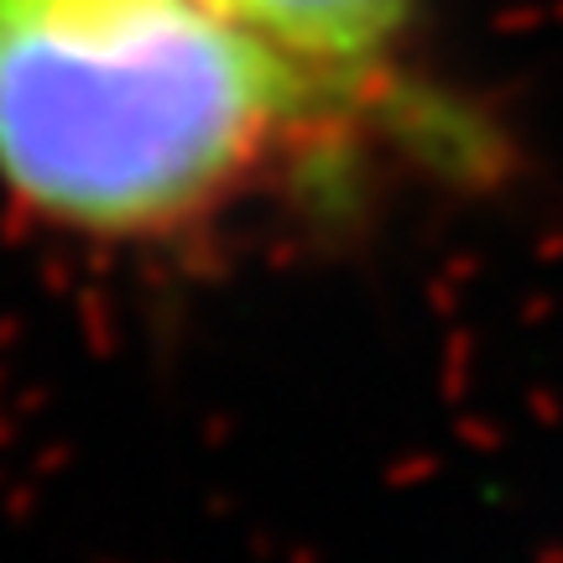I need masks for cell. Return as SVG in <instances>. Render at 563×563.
Listing matches in <instances>:
<instances>
[{"label": "cell", "mask_w": 563, "mask_h": 563, "mask_svg": "<svg viewBox=\"0 0 563 563\" xmlns=\"http://www.w3.org/2000/svg\"><path fill=\"white\" fill-rule=\"evenodd\" d=\"M203 5L266 37L329 84H340L344 95L376 84V74H386L391 58L412 42L422 16V0H203Z\"/></svg>", "instance_id": "obj_2"}, {"label": "cell", "mask_w": 563, "mask_h": 563, "mask_svg": "<svg viewBox=\"0 0 563 563\" xmlns=\"http://www.w3.org/2000/svg\"><path fill=\"white\" fill-rule=\"evenodd\" d=\"M340 95L203 0H0V188L63 235H194Z\"/></svg>", "instance_id": "obj_1"}]
</instances>
